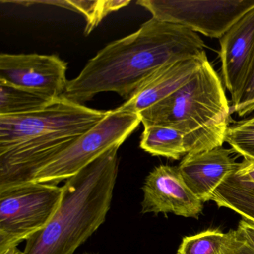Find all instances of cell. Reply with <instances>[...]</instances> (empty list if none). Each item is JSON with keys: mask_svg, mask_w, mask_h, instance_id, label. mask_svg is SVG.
<instances>
[{"mask_svg": "<svg viewBox=\"0 0 254 254\" xmlns=\"http://www.w3.org/2000/svg\"><path fill=\"white\" fill-rule=\"evenodd\" d=\"M205 44L198 34L172 23L150 19L134 33L113 41L68 81L62 97L84 105L104 92L127 101L153 72L178 61L199 56Z\"/></svg>", "mask_w": 254, "mask_h": 254, "instance_id": "cell-1", "label": "cell"}, {"mask_svg": "<svg viewBox=\"0 0 254 254\" xmlns=\"http://www.w3.org/2000/svg\"><path fill=\"white\" fill-rule=\"evenodd\" d=\"M108 114L61 97L41 111L0 116V191L35 182L49 162Z\"/></svg>", "mask_w": 254, "mask_h": 254, "instance_id": "cell-2", "label": "cell"}, {"mask_svg": "<svg viewBox=\"0 0 254 254\" xmlns=\"http://www.w3.org/2000/svg\"><path fill=\"white\" fill-rule=\"evenodd\" d=\"M113 147L63 186L59 209L44 228L26 240L24 254H73L105 222L119 172Z\"/></svg>", "mask_w": 254, "mask_h": 254, "instance_id": "cell-3", "label": "cell"}, {"mask_svg": "<svg viewBox=\"0 0 254 254\" xmlns=\"http://www.w3.org/2000/svg\"><path fill=\"white\" fill-rule=\"evenodd\" d=\"M139 115L143 126L184 133L187 154H194L223 146L231 114L222 81L207 59L185 85Z\"/></svg>", "mask_w": 254, "mask_h": 254, "instance_id": "cell-4", "label": "cell"}, {"mask_svg": "<svg viewBox=\"0 0 254 254\" xmlns=\"http://www.w3.org/2000/svg\"><path fill=\"white\" fill-rule=\"evenodd\" d=\"M140 123L139 114L108 111L103 120L49 162L35 182L58 185L72 178L110 148L121 146Z\"/></svg>", "mask_w": 254, "mask_h": 254, "instance_id": "cell-5", "label": "cell"}, {"mask_svg": "<svg viewBox=\"0 0 254 254\" xmlns=\"http://www.w3.org/2000/svg\"><path fill=\"white\" fill-rule=\"evenodd\" d=\"M63 192V187L39 182L0 191V254L44 228Z\"/></svg>", "mask_w": 254, "mask_h": 254, "instance_id": "cell-6", "label": "cell"}, {"mask_svg": "<svg viewBox=\"0 0 254 254\" xmlns=\"http://www.w3.org/2000/svg\"><path fill=\"white\" fill-rule=\"evenodd\" d=\"M136 4L155 20L217 39L254 8V0H139Z\"/></svg>", "mask_w": 254, "mask_h": 254, "instance_id": "cell-7", "label": "cell"}, {"mask_svg": "<svg viewBox=\"0 0 254 254\" xmlns=\"http://www.w3.org/2000/svg\"><path fill=\"white\" fill-rule=\"evenodd\" d=\"M67 63L56 55H0V81L52 99L66 90Z\"/></svg>", "mask_w": 254, "mask_h": 254, "instance_id": "cell-8", "label": "cell"}, {"mask_svg": "<svg viewBox=\"0 0 254 254\" xmlns=\"http://www.w3.org/2000/svg\"><path fill=\"white\" fill-rule=\"evenodd\" d=\"M142 191L143 214L173 213L197 218L203 211V202L187 187L178 166L154 168L145 178Z\"/></svg>", "mask_w": 254, "mask_h": 254, "instance_id": "cell-9", "label": "cell"}, {"mask_svg": "<svg viewBox=\"0 0 254 254\" xmlns=\"http://www.w3.org/2000/svg\"><path fill=\"white\" fill-rule=\"evenodd\" d=\"M221 78L233 102L239 96L254 59V8L219 39Z\"/></svg>", "mask_w": 254, "mask_h": 254, "instance_id": "cell-10", "label": "cell"}, {"mask_svg": "<svg viewBox=\"0 0 254 254\" xmlns=\"http://www.w3.org/2000/svg\"><path fill=\"white\" fill-rule=\"evenodd\" d=\"M206 52L199 56L168 64L153 72L136 89L119 111L139 114L185 85L207 60Z\"/></svg>", "mask_w": 254, "mask_h": 254, "instance_id": "cell-11", "label": "cell"}, {"mask_svg": "<svg viewBox=\"0 0 254 254\" xmlns=\"http://www.w3.org/2000/svg\"><path fill=\"white\" fill-rule=\"evenodd\" d=\"M232 153V149L218 147L187 154L180 163L178 169L186 184L203 203L209 201L213 191L238 170L239 163Z\"/></svg>", "mask_w": 254, "mask_h": 254, "instance_id": "cell-12", "label": "cell"}, {"mask_svg": "<svg viewBox=\"0 0 254 254\" xmlns=\"http://www.w3.org/2000/svg\"><path fill=\"white\" fill-rule=\"evenodd\" d=\"M210 200L254 223V184L241 179L236 172L213 191Z\"/></svg>", "mask_w": 254, "mask_h": 254, "instance_id": "cell-13", "label": "cell"}, {"mask_svg": "<svg viewBox=\"0 0 254 254\" xmlns=\"http://www.w3.org/2000/svg\"><path fill=\"white\" fill-rule=\"evenodd\" d=\"M140 148L152 156L178 160L187 154L184 133L163 126H145Z\"/></svg>", "mask_w": 254, "mask_h": 254, "instance_id": "cell-14", "label": "cell"}, {"mask_svg": "<svg viewBox=\"0 0 254 254\" xmlns=\"http://www.w3.org/2000/svg\"><path fill=\"white\" fill-rule=\"evenodd\" d=\"M56 100L0 81V116L21 115L41 111Z\"/></svg>", "mask_w": 254, "mask_h": 254, "instance_id": "cell-15", "label": "cell"}, {"mask_svg": "<svg viewBox=\"0 0 254 254\" xmlns=\"http://www.w3.org/2000/svg\"><path fill=\"white\" fill-rule=\"evenodd\" d=\"M46 4L54 5L76 11L83 14L86 18L84 34L91 33L92 31L102 22L105 17L127 6L130 3L129 0H72V1H39L32 4Z\"/></svg>", "mask_w": 254, "mask_h": 254, "instance_id": "cell-16", "label": "cell"}, {"mask_svg": "<svg viewBox=\"0 0 254 254\" xmlns=\"http://www.w3.org/2000/svg\"><path fill=\"white\" fill-rule=\"evenodd\" d=\"M230 236L231 230L224 233L218 229L185 236L178 248V254H220Z\"/></svg>", "mask_w": 254, "mask_h": 254, "instance_id": "cell-17", "label": "cell"}, {"mask_svg": "<svg viewBox=\"0 0 254 254\" xmlns=\"http://www.w3.org/2000/svg\"><path fill=\"white\" fill-rule=\"evenodd\" d=\"M224 142L244 159L254 160V115L230 125Z\"/></svg>", "mask_w": 254, "mask_h": 254, "instance_id": "cell-18", "label": "cell"}, {"mask_svg": "<svg viewBox=\"0 0 254 254\" xmlns=\"http://www.w3.org/2000/svg\"><path fill=\"white\" fill-rule=\"evenodd\" d=\"M254 111V59L239 96L230 104V114L243 117Z\"/></svg>", "mask_w": 254, "mask_h": 254, "instance_id": "cell-19", "label": "cell"}, {"mask_svg": "<svg viewBox=\"0 0 254 254\" xmlns=\"http://www.w3.org/2000/svg\"><path fill=\"white\" fill-rule=\"evenodd\" d=\"M220 254H254V249L237 230H231V236Z\"/></svg>", "mask_w": 254, "mask_h": 254, "instance_id": "cell-20", "label": "cell"}, {"mask_svg": "<svg viewBox=\"0 0 254 254\" xmlns=\"http://www.w3.org/2000/svg\"><path fill=\"white\" fill-rule=\"evenodd\" d=\"M236 174L241 179L254 184V160L244 159L239 163Z\"/></svg>", "mask_w": 254, "mask_h": 254, "instance_id": "cell-21", "label": "cell"}, {"mask_svg": "<svg viewBox=\"0 0 254 254\" xmlns=\"http://www.w3.org/2000/svg\"><path fill=\"white\" fill-rule=\"evenodd\" d=\"M236 230L254 249V223L242 218Z\"/></svg>", "mask_w": 254, "mask_h": 254, "instance_id": "cell-22", "label": "cell"}, {"mask_svg": "<svg viewBox=\"0 0 254 254\" xmlns=\"http://www.w3.org/2000/svg\"><path fill=\"white\" fill-rule=\"evenodd\" d=\"M24 254L23 251H20L17 246L11 247V248H8L6 251L2 252V254Z\"/></svg>", "mask_w": 254, "mask_h": 254, "instance_id": "cell-23", "label": "cell"}, {"mask_svg": "<svg viewBox=\"0 0 254 254\" xmlns=\"http://www.w3.org/2000/svg\"><path fill=\"white\" fill-rule=\"evenodd\" d=\"M87 254V253H85V254Z\"/></svg>", "mask_w": 254, "mask_h": 254, "instance_id": "cell-24", "label": "cell"}]
</instances>
